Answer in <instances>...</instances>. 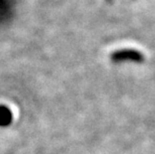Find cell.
<instances>
[{
    "label": "cell",
    "mask_w": 155,
    "mask_h": 154,
    "mask_svg": "<svg viewBox=\"0 0 155 154\" xmlns=\"http://www.w3.org/2000/svg\"><path fill=\"white\" fill-rule=\"evenodd\" d=\"M111 59L114 62L122 61H133V62H142L143 55L139 51L133 50V49H124V50L115 51L111 55Z\"/></svg>",
    "instance_id": "1"
},
{
    "label": "cell",
    "mask_w": 155,
    "mask_h": 154,
    "mask_svg": "<svg viewBox=\"0 0 155 154\" xmlns=\"http://www.w3.org/2000/svg\"><path fill=\"white\" fill-rule=\"evenodd\" d=\"M12 120L13 114L10 108L5 105H0V127L10 125Z\"/></svg>",
    "instance_id": "2"
}]
</instances>
